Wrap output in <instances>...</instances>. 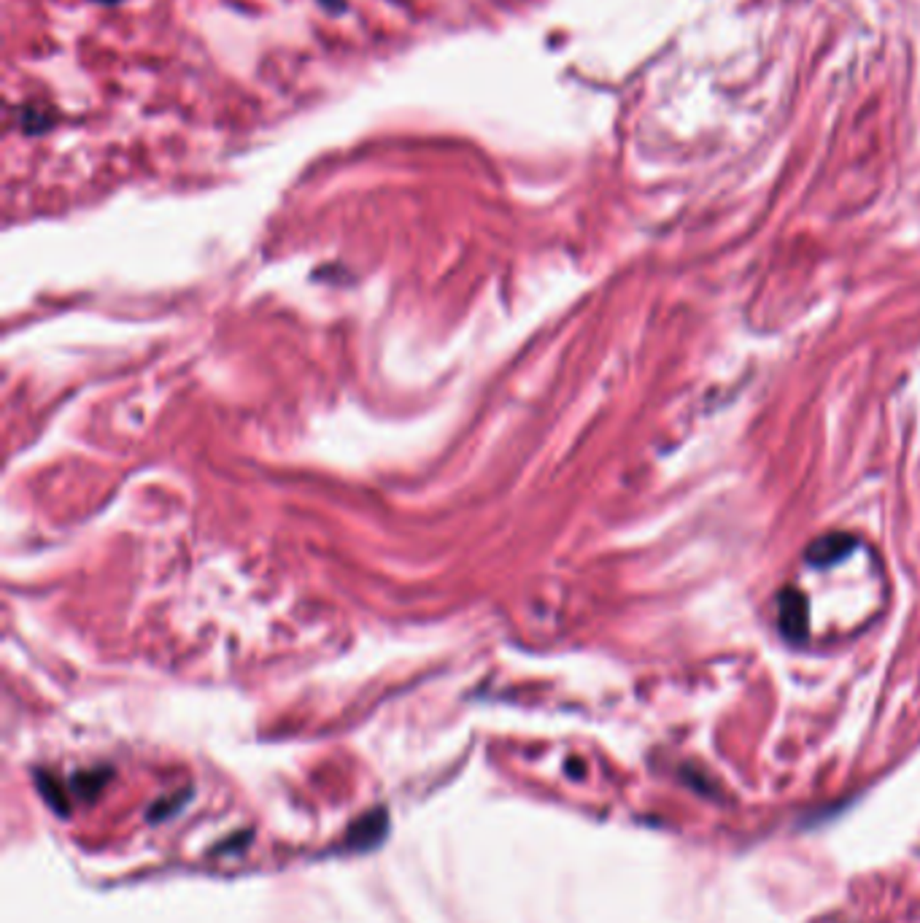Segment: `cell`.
Listing matches in <instances>:
<instances>
[{
    "label": "cell",
    "mask_w": 920,
    "mask_h": 923,
    "mask_svg": "<svg viewBox=\"0 0 920 923\" xmlns=\"http://www.w3.org/2000/svg\"><path fill=\"white\" fill-rule=\"evenodd\" d=\"M389 832V813L383 808H375L365 816H359L349 832H346V848L349 850H370L381 845V840Z\"/></svg>",
    "instance_id": "obj_1"
},
{
    "label": "cell",
    "mask_w": 920,
    "mask_h": 923,
    "mask_svg": "<svg viewBox=\"0 0 920 923\" xmlns=\"http://www.w3.org/2000/svg\"><path fill=\"white\" fill-rule=\"evenodd\" d=\"M780 629L788 640H805L807 635V600L797 588H785L780 595Z\"/></svg>",
    "instance_id": "obj_2"
},
{
    "label": "cell",
    "mask_w": 920,
    "mask_h": 923,
    "mask_svg": "<svg viewBox=\"0 0 920 923\" xmlns=\"http://www.w3.org/2000/svg\"><path fill=\"white\" fill-rule=\"evenodd\" d=\"M853 546H856V540H853L850 535L845 532H829L823 538H818L815 543H810L807 548V562H813L815 567H829L839 559H845Z\"/></svg>",
    "instance_id": "obj_3"
},
{
    "label": "cell",
    "mask_w": 920,
    "mask_h": 923,
    "mask_svg": "<svg viewBox=\"0 0 920 923\" xmlns=\"http://www.w3.org/2000/svg\"><path fill=\"white\" fill-rule=\"evenodd\" d=\"M108 777H111V769H106V767H100V769H90V772H79L74 780H71V788H74V794L76 797H82V800H92V797H98V791L108 783Z\"/></svg>",
    "instance_id": "obj_4"
},
{
    "label": "cell",
    "mask_w": 920,
    "mask_h": 923,
    "mask_svg": "<svg viewBox=\"0 0 920 923\" xmlns=\"http://www.w3.org/2000/svg\"><path fill=\"white\" fill-rule=\"evenodd\" d=\"M35 783H38V788H41L43 800L51 805V810H57L59 816H71V805H68V800L62 797V788H59L46 772H38V775H35Z\"/></svg>",
    "instance_id": "obj_5"
},
{
    "label": "cell",
    "mask_w": 920,
    "mask_h": 923,
    "mask_svg": "<svg viewBox=\"0 0 920 923\" xmlns=\"http://www.w3.org/2000/svg\"><path fill=\"white\" fill-rule=\"evenodd\" d=\"M189 794H192V791L186 788L184 794H176V800H162V802H157V805L149 810V821H165V818H170L173 813H178V810L189 802Z\"/></svg>",
    "instance_id": "obj_6"
},
{
    "label": "cell",
    "mask_w": 920,
    "mask_h": 923,
    "mask_svg": "<svg viewBox=\"0 0 920 923\" xmlns=\"http://www.w3.org/2000/svg\"><path fill=\"white\" fill-rule=\"evenodd\" d=\"M318 4H321L324 9H330V12H343V9H346L343 0H318Z\"/></svg>",
    "instance_id": "obj_7"
},
{
    "label": "cell",
    "mask_w": 920,
    "mask_h": 923,
    "mask_svg": "<svg viewBox=\"0 0 920 923\" xmlns=\"http://www.w3.org/2000/svg\"><path fill=\"white\" fill-rule=\"evenodd\" d=\"M100 4H116V0H100Z\"/></svg>",
    "instance_id": "obj_8"
}]
</instances>
